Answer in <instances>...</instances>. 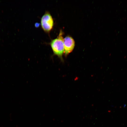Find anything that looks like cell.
Returning <instances> with one entry per match:
<instances>
[{"label": "cell", "mask_w": 127, "mask_h": 127, "mask_svg": "<svg viewBox=\"0 0 127 127\" xmlns=\"http://www.w3.org/2000/svg\"><path fill=\"white\" fill-rule=\"evenodd\" d=\"M64 33L62 30H60L58 36L56 38L51 40L50 45L54 55L57 56L63 60L62 56L64 53Z\"/></svg>", "instance_id": "1"}, {"label": "cell", "mask_w": 127, "mask_h": 127, "mask_svg": "<svg viewBox=\"0 0 127 127\" xmlns=\"http://www.w3.org/2000/svg\"><path fill=\"white\" fill-rule=\"evenodd\" d=\"M40 22L43 30L49 34L52 29L54 24L53 18L49 12H45L41 18Z\"/></svg>", "instance_id": "2"}, {"label": "cell", "mask_w": 127, "mask_h": 127, "mask_svg": "<svg viewBox=\"0 0 127 127\" xmlns=\"http://www.w3.org/2000/svg\"><path fill=\"white\" fill-rule=\"evenodd\" d=\"M64 53L66 56L73 51L75 45V41L69 36H66L64 39Z\"/></svg>", "instance_id": "3"}]
</instances>
